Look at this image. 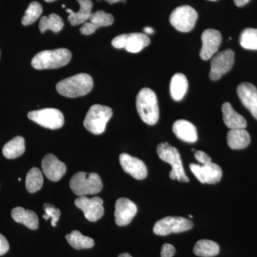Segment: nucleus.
Returning a JSON list of instances; mask_svg holds the SVG:
<instances>
[{"label":"nucleus","instance_id":"f257e3e1","mask_svg":"<svg viewBox=\"0 0 257 257\" xmlns=\"http://www.w3.org/2000/svg\"><path fill=\"white\" fill-rule=\"evenodd\" d=\"M93 79L89 74H77L57 83L56 89L61 95L69 98L87 95L92 89Z\"/></svg>","mask_w":257,"mask_h":257},{"label":"nucleus","instance_id":"f03ea898","mask_svg":"<svg viewBox=\"0 0 257 257\" xmlns=\"http://www.w3.org/2000/svg\"><path fill=\"white\" fill-rule=\"evenodd\" d=\"M137 109L140 118L146 124H157L160 117L158 101L156 94L149 88L141 89L137 96Z\"/></svg>","mask_w":257,"mask_h":257},{"label":"nucleus","instance_id":"7ed1b4c3","mask_svg":"<svg viewBox=\"0 0 257 257\" xmlns=\"http://www.w3.org/2000/svg\"><path fill=\"white\" fill-rule=\"evenodd\" d=\"M72 59V53L67 49L45 50L37 54L32 60V66L36 69H57L67 65Z\"/></svg>","mask_w":257,"mask_h":257},{"label":"nucleus","instance_id":"20e7f679","mask_svg":"<svg viewBox=\"0 0 257 257\" xmlns=\"http://www.w3.org/2000/svg\"><path fill=\"white\" fill-rule=\"evenodd\" d=\"M69 186L72 192L79 197L98 194L103 187L99 175L84 172L75 174L70 179Z\"/></svg>","mask_w":257,"mask_h":257},{"label":"nucleus","instance_id":"39448f33","mask_svg":"<svg viewBox=\"0 0 257 257\" xmlns=\"http://www.w3.org/2000/svg\"><path fill=\"white\" fill-rule=\"evenodd\" d=\"M157 152L161 160L170 164L172 167L170 173L171 179L182 182H189V179L184 172L180 154L177 148L167 143H161L157 147Z\"/></svg>","mask_w":257,"mask_h":257},{"label":"nucleus","instance_id":"423d86ee","mask_svg":"<svg viewBox=\"0 0 257 257\" xmlns=\"http://www.w3.org/2000/svg\"><path fill=\"white\" fill-rule=\"evenodd\" d=\"M112 116V110L109 106L94 104L89 108L85 119L84 127L94 135H101L105 131L106 124Z\"/></svg>","mask_w":257,"mask_h":257},{"label":"nucleus","instance_id":"0eeeda50","mask_svg":"<svg viewBox=\"0 0 257 257\" xmlns=\"http://www.w3.org/2000/svg\"><path fill=\"white\" fill-rule=\"evenodd\" d=\"M198 18L197 11L188 5L176 8L170 15L171 25L179 32H188L192 30Z\"/></svg>","mask_w":257,"mask_h":257},{"label":"nucleus","instance_id":"6e6552de","mask_svg":"<svg viewBox=\"0 0 257 257\" xmlns=\"http://www.w3.org/2000/svg\"><path fill=\"white\" fill-rule=\"evenodd\" d=\"M150 44V39L147 35L140 32L123 34L114 37L111 42L112 46L116 49H125L131 53H138Z\"/></svg>","mask_w":257,"mask_h":257},{"label":"nucleus","instance_id":"1a4fd4ad","mask_svg":"<svg viewBox=\"0 0 257 257\" xmlns=\"http://www.w3.org/2000/svg\"><path fill=\"white\" fill-rule=\"evenodd\" d=\"M194 226L192 221L180 216H167L157 221L153 231L159 236H167L172 233H181L190 230Z\"/></svg>","mask_w":257,"mask_h":257},{"label":"nucleus","instance_id":"9d476101","mask_svg":"<svg viewBox=\"0 0 257 257\" xmlns=\"http://www.w3.org/2000/svg\"><path fill=\"white\" fill-rule=\"evenodd\" d=\"M28 116L37 124L50 130L60 128L64 123L63 114L58 109L52 108L30 111Z\"/></svg>","mask_w":257,"mask_h":257},{"label":"nucleus","instance_id":"9b49d317","mask_svg":"<svg viewBox=\"0 0 257 257\" xmlns=\"http://www.w3.org/2000/svg\"><path fill=\"white\" fill-rule=\"evenodd\" d=\"M234 63V52L232 50H225L216 54L211 61L209 78L213 81L219 79L232 68Z\"/></svg>","mask_w":257,"mask_h":257},{"label":"nucleus","instance_id":"f8f14e48","mask_svg":"<svg viewBox=\"0 0 257 257\" xmlns=\"http://www.w3.org/2000/svg\"><path fill=\"white\" fill-rule=\"evenodd\" d=\"M103 203L100 197L88 198L86 196L79 197L74 201L76 207L83 211L87 220L92 222L99 220L104 215Z\"/></svg>","mask_w":257,"mask_h":257},{"label":"nucleus","instance_id":"ddd939ff","mask_svg":"<svg viewBox=\"0 0 257 257\" xmlns=\"http://www.w3.org/2000/svg\"><path fill=\"white\" fill-rule=\"evenodd\" d=\"M189 167L198 180L202 184L218 183L222 177L221 167L213 162L204 165L191 164Z\"/></svg>","mask_w":257,"mask_h":257},{"label":"nucleus","instance_id":"4468645a","mask_svg":"<svg viewBox=\"0 0 257 257\" xmlns=\"http://www.w3.org/2000/svg\"><path fill=\"white\" fill-rule=\"evenodd\" d=\"M220 32L213 29H208L203 32L202 35V47L201 49V58L203 60H209L214 57L220 46L221 43Z\"/></svg>","mask_w":257,"mask_h":257},{"label":"nucleus","instance_id":"2eb2a0df","mask_svg":"<svg viewBox=\"0 0 257 257\" xmlns=\"http://www.w3.org/2000/svg\"><path fill=\"white\" fill-rule=\"evenodd\" d=\"M138 212L136 204L126 198H120L115 204L114 217L118 226L128 225Z\"/></svg>","mask_w":257,"mask_h":257},{"label":"nucleus","instance_id":"dca6fc26","mask_svg":"<svg viewBox=\"0 0 257 257\" xmlns=\"http://www.w3.org/2000/svg\"><path fill=\"white\" fill-rule=\"evenodd\" d=\"M42 172L52 182H58L67 172L65 164L52 154H48L42 161Z\"/></svg>","mask_w":257,"mask_h":257},{"label":"nucleus","instance_id":"f3484780","mask_svg":"<svg viewBox=\"0 0 257 257\" xmlns=\"http://www.w3.org/2000/svg\"><path fill=\"white\" fill-rule=\"evenodd\" d=\"M119 162L123 170L134 178L139 180L146 178L147 168L143 161L128 154L122 153L120 155Z\"/></svg>","mask_w":257,"mask_h":257},{"label":"nucleus","instance_id":"a211bd4d","mask_svg":"<svg viewBox=\"0 0 257 257\" xmlns=\"http://www.w3.org/2000/svg\"><path fill=\"white\" fill-rule=\"evenodd\" d=\"M237 94L243 105L257 119V89L251 83L243 82L237 87Z\"/></svg>","mask_w":257,"mask_h":257},{"label":"nucleus","instance_id":"6ab92c4d","mask_svg":"<svg viewBox=\"0 0 257 257\" xmlns=\"http://www.w3.org/2000/svg\"><path fill=\"white\" fill-rule=\"evenodd\" d=\"M114 19L112 15L107 14L102 10L92 13L87 23L83 24L80 28L82 35H90L101 27H107L114 23Z\"/></svg>","mask_w":257,"mask_h":257},{"label":"nucleus","instance_id":"aec40b11","mask_svg":"<svg viewBox=\"0 0 257 257\" xmlns=\"http://www.w3.org/2000/svg\"><path fill=\"white\" fill-rule=\"evenodd\" d=\"M172 130L177 138L186 143H194L197 141V130L190 121L179 119L174 123Z\"/></svg>","mask_w":257,"mask_h":257},{"label":"nucleus","instance_id":"412c9836","mask_svg":"<svg viewBox=\"0 0 257 257\" xmlns=\"http://www.w3.org/2000/svg\"><path fill=\"white\" fill-rule=\"evenodd\" d=\"M79 5V10L74 13L70 9L66 10L69 13L68 20L72 26H77L87 23L92 15V3L91 0H77Z\"/></svg>","mask_w":257,"mask_h":257},{"label":"nucleus","instance_id":"4be33fe9","mask_svg":"<svg viewBox=\"0 0 257 257\" xmlns=\"http://www.w3.org/2000/svg\"><path fill=\"white\" fill-rule=\"evenodd\" d=\"M223 120L226 126L230 130L234 128H245L247 126V122L243 116L238 114L233 109L232 106L229 102H225L221 107Z\"/></svg>","mask_w":257,"mask_h":257},{"label":"nucleus","instance_id":"5701e85b","mask_svg":"<svg viewBox=\"0 0 257 257\" xmlns=\"http://www.w3.org/2000/svg\"><path fill=\"white\" fill-rule=\"evenodd\" d=\"M12 217L16 222L23 224L29 229L36 230L39 226V219L32 210H26L21 207H15L11 213Z\"/></svg>","mask_w":257,"mask_h":257},{"label":"nucleus","instance_id":"b1692460","mask_svg":"<svg viewBox=\"0 0 257 257\" xmlns=\"http://www.w3.org/2000/svg\"><path fill=\"white\" fill-rule=\"evenodd\" d=\"M251 142L249 134L245 128L230 130L227 133V144L232 150H243Z\"/></svg>","mask_w":257,"mask_h":257},{"label":"nucleus","instance_id":"393cba45","mask_svg":"<svg viewBox=\"0 0 257 257\" xmlns=\"http://www.w3.org/2000/svg\"><path fill=\"white\" fill-rule=\"evenodd\" d=\"M189 84L184 74L177 73L172 77L170 83V94L175 101H181L188 90Z\"/></svg>","mask_w":257,"mask_h":257},{"label":"nucleus","instance_id":"a878e982","mask_svg":"<svg viewBox=\"0 0 257 257\" xmlns=\"http://www.w3.org/2000/svg\"><path fill=\"white\" fill-rule=\"evenodd\" d=\"M25 139L16 137L8 142L3 149V153L7 159L13 160L21 156L25 151Z\"/></svg>","mask_w":257,"mask_h":257},{"label":"nucleus","instance_id":"bb28decb","mask_svg":"<svg viewBox=\"0 0 257 257\" xmlns=\"http://www.w3.org/2000/svg\"><path fill=\"white\" fill-rule=\"evenodd\" d=\"M220 248L219 244L211 240L202 239L194 245V253L198 256L214 257L219 254Z\"/></svg>","mask_w":257,"mask_h":257},{"label":"nucleus","instance_id":"cd10ccee","mask_svg":"<svg viewBox=\"0 0 257 257\" xmlns=\"http://www.w3.org/2000/svg\"><path fill=\"white\" fill-rule=\"evenodd\" d=\"M66 239L72 247L77 250L92 248L94 245V240L92 238L84 236L77 230H74L70 234L66 235Z\"/></svg>","mask_w":257,"mask_h":257},{"label":"nucleus","instance_id":"c85d7f7f","mask_svg":"<svg viewBox=\"0 0 257 257\" xmlns=\"http://www.w3.org/2000/svg\"><path fill=\"white\" fill-rule=\"evenodd\" d=\"M63 26V20L59 15L51 14L49 17H43L41 18L39 28L42 33H44L47 30L58 33L62 30Z\"/></svg>","mask_w":257,"mask_h":257},{"label":"nucleus","instance_id":"c756f323","mask_svg":"<svg viewBox=\"0 0 257 257\" xmlns=\"http://www.w3.org/2000/svg\"><path fill=\"white\" fill-rule=\"evenodd\" d=\"M43 176L41 171L36 167L29 171L26 177V189L28 192L35 193L42 189Z\"/></svg>","mask_w":257,"mask_h":257},{"label":"nucleus","instance_id":"7c9ffc66","mask_svg":"<svg viewBox=\"0 0 257 257\" xmlns=\"http://www.w3.org/2000/svg\"><path fill=\"white\" fill-rule=\"evenodd\" d=\"M240 45L246 50H257V29H245L240 36Z\"/></svg>","mask_w":257,"mask_h":257},{"label":"nucleus","instance_id":"2f4dec72","mask_svg":"<svg viewBox=\"0 0 257 257\" xmlns=\"http://www.w3.org/2000/svg\"><path fill=\"white\" fill-rule=\"evenodd\" d=\"M42 13V7L37 2H32L29 5L28 9L25 12V16L22 20L24 26H28L35 23L40 18Z\"/></svg>","mask_w":257,"mask_h":257},{"label":"nucleus","instance_id":"473e14b6","mask_svg":"<svg viewBox=\"0 0 257 257\" xmlns=\"http://www.w3.org/2000/svg\"><path fill=\"white\" fill-rule=\"evenodd\" d=\"M44 210H45V214L42 216V217L45 220H48L49 219H52L51 221V224L52 226H57V221H59L60 217V210L52 204H44Z\"/></svg>","mask_w":257,"mask_h":257},{"label":"nucleus","instance_id":"72a5a7b5","mask_svg":"<svg viewBox=\"0 0 257 257\" xmlns=\"http://www.w3.org/2000/svg\"><path fill=\"white\" fill-rule=\"evenodd\" d=\"M175 253V246L170 243H165L161 249V257H173Z\"/></svg>","mask_w":257,"mask_h":257},{"label":"nucleus","instance_id":"f704fd0d","mask_svg":"<svg viewBox=\"0 0 257 257\" xmlns=\"http://www.w3.org/2000/svg\"><path fill=\"white\" fill-rule=\"evenodd\" d=\"M194 157L196 160L201 164V165H207V164L211 163V159L209 155H207L205 152L202 151H197L194 153Z\"/></svg>","mask_w":257,"mask_h":257},{"label":"nucleus","instance_id":"c9c22d12","mask_svg":"<svg viewBox=\"0 0 257 257\" xmlns=\"http://www.w3.org/2000/svg\"><path fill=\"white\" fill-rule=\"evenodd\" d=\"M9 249V242L3 234H0V256L5 254Z\"/></svg>","mask_w":257,"mask_h":257},{"label":"nucleus","instance_id":"e433bc0d","mask_svg":"<svg viewBox=\"0 0 257 257\" xmlns=\"http://www.w3.org/2000/svg\"><path fill=\"white\" fill-rule=\"evenodd\" d=\"M250 0H234V4L237 7H243L247 4Z\"/></svg>","mask_w":257,"mask_h":257},{"label":"nucleus","instance_id":"4c0bfd02","mask_svg":"<svg viewBox=\"0 0 257 257\" xmlns=\"http://www.w3.org/2000/svg\"><path fill=\"white\" fill-rule=\"evenodd\" d=\"M144 32L145 34H150V35H152L155 32V30H153V28H150V27H146V28H144Z\"/></svg>","mask_w":257,"mask_h":257},{"label":"nucleus","instance_id":"58836bf2","mask_svg":"<svg viewBox=\"0 0 257 257\" xmlns=\"http://www.w3.org/2000/svg\"><path fill=\"white\" fill-rule=\"evenodd\" d=\"M106 2H107L109 4L112 5L114 4V3H118V2L121 1V0H105Z\"/></svg>","mask_w":257,"mask_h":257},{"label":"nucleus","instance_id":"ea45409f","mask_svg":"<svg viewBox=\"0 0 257 257\" xmlns=\"http://www.w3.org/2000/svg\"><path fill=\"white\" fill-rule=\"evenodd\" d=\"M118 257H133V256H132L130 254V253H121V254H120L119 256Z\"/></svg>","mask_w":257,"mask_h":257},{"label":"nucleus","instance_id":"a19ab883","mask_svg":"<svg viewBox=\"0 0 257 257\" xmlns=\"http://www.w3.org/2000/svg\"><path fill=\"white\" fill-rule=\"evenodd\" d=\"M47 3H52V2H55L56 0H45Z\"/></svg>","mask_w":257,"mask_h":257},{"label":"nucleus","instance_id":"79ce46f5","mask_svg":"<svg viewBox=\"0 0 257 257\" xmlns=\"http://www.w3.org/2000/svg\"><path fill=\"white\" fill-rule=\"evenodd\" d=\"M189 217L192 218V215H189Z\"/></svg>","mask_w":257,"mask_h":257},{"label":"nucleus","instance_id":"37998d69","mask_svg":"<svg viewBox=\"0 0 257 257\" xmlns=\"http://www.w3.org/2000/svg\"><path fill=\"white\" fill-rule=\"evenodd\" d=\"M209 1H216V0H209Z\"/></svg>","mask_w":257,"mask_h":257},{"label":"nucleus","instance_id":"c03bdc74","mask_svg":"<svg viewBox=\"0 0 257 257\" xmlns=\"http://www.w3.org/2000/svg\"><path fill=\"white\" fill-rule=\"evenodd\" d=\"M98 1H99V0H98Z\"/></svg>","mask_w":257,"mask_h":257}]
</instances>
